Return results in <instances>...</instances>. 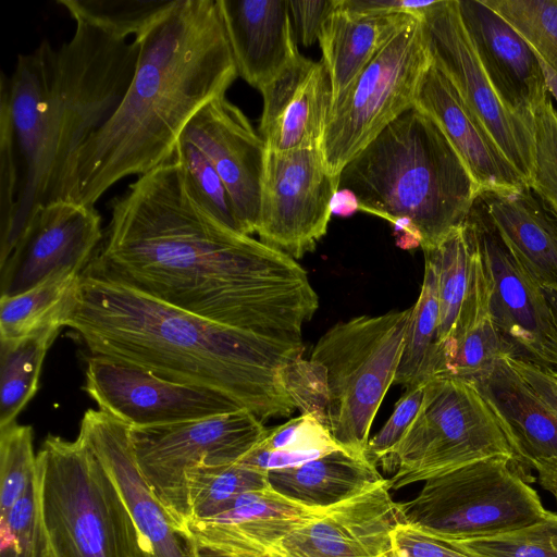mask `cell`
Segmentation results:
<instances>
[{
    "instance_id": "cell-1",
    "label": "cell",
    "mask_w": 557,
    "mask_h": 557,
    "mask_svg": "<svg viewBox=\"0 0 557 557\" xmlns=\"http://www.w3.org/2000/svg\"><path fill=\"white\" fill-rule=\"evenodd\" d=\"M95 271L218 323L302 344L319 307L306 270L289 255L205 213L174 154L110 201Z\"/></svg>"
},
{
    "instance_id": "cell-2",
    "label": "cell",
    "mask_w": 557,
    "mask_h": 557,
    "mask_svg": "<svg viewBox=\"0 0 557 557\" xmlns=\"http://www.w3.org/2000/svg\"><path fill=\"white\" fill-rule=\"evenodd\" d=\"M135 40L139 55L124 99L71 158L53 201L95 207L120 180L169 160L189 121L238 76L215 0H178Z\"/></svg>"
},
{
    "instance_id": "cell-3",
    "label": "cell",
    "mask_w": 557,
    "mask_h": 557,
    "mask_svg": "<svg viewBox=\"0 0 557 557\" xmlns=\"http://www.w3.org/2000/svg\"><path fill=\"white\" fill-rule=\"evenodd\" d=\"M67 326L91 356L220 392L262 421L296 410L283 375L288 363L301 358L304 344L273 341L194 314L89 265Z\"/></svg>"
},
{
    "instance_id": "cell-4",
    "label": "cell",
    "mask_w": 557,
    "mask_h": 557,
    "mask_svg": "<svg viewBox=\"0 0 557 557\" xmlns=\"http://www.w3.org/2000/svg\"><path fill=\"white\" fill-rule=\"evenodd\" d=\"M338 189L422 250L462 225L481 190L441 127L416 106L391 122L342 170Z\"/></svg>"
},
{
    "instance_id": "cell-5",
    "label": "cell",
    "mask_w": 557,
    "mask_h": 557,
    "mask_svg": "<svg viewBox=\"0 0 557 557\" xmlns=\"http://www.w3.org/2000/svg\"><path fill=\"white\" fill-rule=\"evenodd\" d=\"M40 504L54 557H141L131 515L104 466L78 435H48L37 454Z\"/></svg>"
},
{
    "instance_id": "cell-6",
    "label": "cell",
    "mask_w": 557,
    "mask_h": 557,
    "mask_svg": "<svg viewBox=\"0 0 557 557\" xmlns=\"http://www.w3.org/2000/svg\"><path fill=\"white\" fill-rule=\"evenodd\" d=\"M411 307L330 327L310 359L326 372V428L344 450L366 456L370 430L399 366Z\"/></svg>"
},
{
    "instance_id": "cell-7",
    "label": "cell",
    "mask_w": 557,
    "mask_h": 557,
    "mask_svg": "<svg viewBox=\"0 0 557 557\" xmlns=\"http://www.w3.org/2000/svg\"><path fill=\"white\" fill-rule=\"evenodd\" d=\"M73 36L57 48L44 96L45 125L55 152L54 200L74 153L112 117L134 78L135 39H115L76 21Z\"/></svg>"
},
{
    "instance_id": "cell-8",
    "label": "cell",
    "mask_w": 557,
    "mask_h": 557,
    "mask_svg": "<svg viewBox=\"0 0 557 557\" xmlns=\"http://www.w3.org/2000/svg\"><path fill=\"white\" fill-rule=\"evenodd\" d=\"M512 458L494 457L424 481L398 503L401 522L433 539L457 543L532 525L548 512Z\"/></svg>"
},
{
    "instance_id": "cell-9",
    "label": "cell",
    "mask_w": 557,
    "mask_h": 557,
    "mask_svg": "<svg viewBox=\"0 0 557 557\" xmlns=\"http://www.w3.org/2000/svg\"><path fill=\"white\" fill-rule=\"evenodd\" d=\"M494 457L518 460L481 392L471 381L435 375L424 384L417 416L380 465L396 469L387 482L399 490Z\"/></svg>"
},
{
    "instance_id": "cell-10",
    "label": "cell",
    "mask_w": 557,
    "mask_h": 557,
    "mask_svg": "<svg viewBox=\"0 0 557 557\" xmlns=\"http://www.w3.org/2000/svg\"><path fill=\"white\" fill-rule=\"evenodd\" d=\"M432 63L421 18L397 34L332 107L321 150L330 172L345 165L391 122L413 106Z\"/></svg>"
},
{
    "instance_id": "cell-11",
    "label": "cell",
    "mask_w": 557,
    "mask_h": 557,
    "mask_svg": "<svg viewBox=\"0 0 557 557\" xmlns=\"http://www.w3.org/2000/svg\"><path fill=\"white\" fill-rule=\"evenodd\" d=\"M247 409L149 428H129L138 468L162 505L182 524L190 518L187 474L238 462L267 435Z\"/></svg>"
},
{
    "instance_id": "cell-12",
    "label": "cell",
    "mask_w": 557,
    "mask_h": 557,
    "mask_svg": "<svg viewBox=\"0 0 557 557\" xmlns=\"http://www.w3.org/2000/svg\"><path fill=\"white\" fill-rule=\"evenodd\" d=\"M338 190L321 148L267 150L256 233L294 259L312 251L326 234Z\"/></svg>"
},
{
    "instance_id": "cell-13",
    "label": "cell",
    "mask_w": 557,
    "mask_h": 557,
    "mask_svg": "<svg viewBox=\"0 0 557 557\" xmlns=\"http://www.w3.org/2000/svg\"><path fill=\"white\" fill-rule=\"evenodd\" d=\"M420 18L432 62L530 187L534 172L532 129L507 110L491 85L463 27L458 1H435Z\"/></svg>"
},
{
    "instance_id": "cell-14",
    "label": "cell",
    "mask_w": 557,
    "mask_h": 557,
    "mask_svg": "<svg viewBox=\"0 0 557 557\" xmlns=\"http://www.w3.org/2000/svg\"><path fill=\"white\" fill-rule=\"evenodd\" d=\"M466 222L484 264L494 320L515 357L557 370V324L542 287L515 259L480 195Z\"/></svg>"
},
{
    "instance_id": "cell-15",
    "label": "cell",
    "mask_w": 557,
    "mask_h": 557,
    "mask_svg": "<svg viewBox=\"0 0 557 557\" xmlns=\"http://www.w3.org/2000/svg\"><path fill=\"white\" fill-rule=\"evenodd\" d=\"M84 389L100 410L129 428L166 425L245 409L220 392L163 379L102 356L88 358Z\"/></svg>"
},
{
    "instance_id": "cell-16",
    "label": "cell",
    "mask_w": 557,
    "mask_h": 557,
    "mask_svg": "<svg viewBox=\"0 0 557 557\" xmlns=\"http://www.w3.org/2000/svg\"><path fill=\"white\" fill-rule=\"evenodd\" d=\"M102 238L101 216L95 207L69 200L41 206L0 265L1 297L22 294L61 275L82 274Z\"/></svg>"
},
{
    "instance_id": "cell-17",
    "label": "cell",
    "mask_w": 557,
    "mask_h": 557,
    "mask_svg": "<svg viewBox=\"0 0 557 557\" xmlns=\"http://www.w3.org/2000/svg\"><path fill=\"white\" fill-rule=\"evenodd\" d=\"M78 435L115 483L135 525L141 557H200L190 530L162 505L141 474L129 426L100 409H88Z\"/></svg>"
},
{
    "instance_id": "cell-18",
    "label": "cell",
    "mask_w": 557,
    "mask_h": 557,
    "mask_svg": "<svg viewBox=\"0 0 557 557\" xmlns=\"http://www.w3.org/2000/svg\"><path fill=\"white\" fill-rule=\"evenodd\" d=\"M387 479L320 509L269 547L284 557H385L401 522ZM263 550V549H262Z\"/></svg>"
},
{
    "instance_id": "cell-19",
    "label": "cell",
    "mask_w": 557,
    "mask_h": 557,
    "mask_svg": "<svg viewBox=\"0 0 557 557\" xmlns=\"http://www.w3.org/2000/svg\"><path fill=\"white\" fill-rule=\"evenodd\" d=\"M182 137L210 161L226 187L246 235L256 233L267 147L243 111L225 96L207 103Z\"/></svg>"
},
{
    "instance_id": "cell-20",
    "label": "cell",
    "mask_w": 557,
    "mask_h": 557,
    "mask_svg": "<svg viewBox=\"0 0 557 557\" xmlns=\"http://www.w3.org/2000/svg\"><path fill=\"white\" fill-rule=\"evenodd\" d=\"M463 27L503 104L531 129L546 97L540 58L532 46L482 0H457Z\"/></svg>"
},
{
    "instance_id": "cell-21",
    "label": "cell",
    "mask_w": 557,
    "mask_h": 557,
    "mask_svg": "<svg viewBox=\"0 0 557 557\" xmlns=\"http://www.w3.org/2000/svg\"><path fill=\"white\" fill-rule=\"evenodd\" d=\"M258 133L267 150L321 148L332 110V84L323 61L300 55L260 90Z\"/></svg>"
},
{
    "instance_id": "cell-22",
    "label": "cell",
    "mask_w": 557,
    "mask_h": 557,
    "mask_svg": "<svg viewBox=\"0 0 557 557\" xmlns=\"http://www.w3.org/2000/svg\"><path fill=\"white\" fill-rule=\"evenodd\" d=\"M413 106L441 127L481 193L530 189L453 83L433 62L419 83Z\"/></svg>"
},
{
    "instance_id": "cell-23",
    "label": "cell",
    "mask_w": 557,
    "mask_h": 557,
    "mask_svg": "<svg viewBox=\"0 0 557 557\" xmlns=\"http://www.w3.org/2000/svg\"><path fill=\"white\" fill-rule=\"evenodd\" d=\"M238 75L259 91L301 54L288 0H215Z\"/></svg>"
},
{
    "instance_id": "cell-24",
    "label": "cell",
    "mask_w": 557,
    "mask_h": 557,
    "mask_svg": "<svg viewBox=\"0 0 557 557\" xmlns=\"http://www.w3.org/2000/svg\"><path fill=\"white\" fill-rule=\"evenodd\" d=\"M320 509L289 500L267 486L246 492L222 512L186 525L200 548L232 557L275 545Z\"/></svg>"
},
{
    "instance_id": "cell-25",
    "label": "cell",
    "mask_w": 557,
    "mask_h": 557,
    "mask_svg": "<svg viewBox=\"0 0 557 557\" xmlns=\"http://www.w3.org/2000/svg\"><path fill=\"white\" fill-rule=\"evenodd\" d=\"M506 357L471 382L500 420L522 466L535 469L555 462L557 417L536 397Z\"/></svg>"
},
{
    "instance_id": "cell-26",
    "label": "cell",
    "mask_w": 557,
    "mask_h": 557,
    "mask_svg": "<svg viewBox=\"0 0 557 557\" xmlns=\"http://www.w3.org/2000/svg\"><path fill=\"white\" fill-rule=\"evenodd\" d=\"M468 227L473 242L470 286L455 327L440 350L436 375L471 381L516 352L494 320L484 264L475 237Z\"/></svg>"
},
{
    "instance_id": "cell-27",
    "label": "cell",
    "mask_w": 557,
    "mask_h": 557,
    "mask_svg": "<svg viewBox=\"0 0 557 557\" xmlns=\"http://www.w3.org/2000/svg\"><path fill=\"white\" fill-rule=\"evenodd\" d=\"M504 243L542 287L557 292V224L531 189L480 193Z\"/></svg>"
},
{
    "instance_id": "cell-28",
    "label": "cell",
    "mask_w": 557,
    "mask_h": 557,
    "mask_svg": "<svg viewBox=\"0 0 557 557\" xmlns=\"http://www.w3.org/2000/svg\"><path fill=\"white\" fill-rule=\"evenodd\" d=\"M419 18L407 13L361 14L342 9L336 3L318 39L322 61L331 78L332 107L375 55Z\"/></svg>"
},
{
    "instance_id": "cell-29",
    "label": "cell",
    "mask_w": 557,
    "mask_h": 557,
    "mask_svg": "<svg viewBox=\"0 0 557 557\" xmlns=\"http://www.w3.org/2000/svg\"><path fill=\"white\" fill-rule=\"evenodd\" d=\"M384 478L366 456L334 450L297 467L268 472L269 486L309 508H326L358 495Z\"/></svg>"
},
{
    "instance_id": "cell-30",
    "label": "cell",
    "mask_w": 557,
    "mask_h": 557,
    "mask_svg": "<svg viewBox=\"0 0 557 557\" xmlns=\"http://www.w3.org/2000/svg\"><path fill=\"white\" fill-rule=\"evenodd\" d=\"M82 274H65L12 297H0V339L67 326L81 297Z\"/></svg>"
},
{
    "instance_id": "cell-31",
    "label": "cell",
    "mask_w": 557,
    "mask_h": 557,
    "mask_svg": "<svg viewBox=\"0 0 557 557\" xmlns=\"http://www.w3.org/2000/svg\"><path fill=\"white\" fill-rule=\"evenodd\" d=\"M438 295L436 267L424 253V274L419 297L411 307L404 348L394 384L406 388L424 384L438 367Z\"/></svg>"
},
{
    "instance_id": "cell-32",
    "label": "cell",
    "mask_w": 557,
    "mask_h": 557,
    "mask_svg": "<svg viewBox=\"0 0 557 557\" xmlns=\"http://www.w3.org/2000/svg\"><path fill=\"white\" fill-rule=\"evenodd\" d=\"M342 449L312 413H300L269 429L265 437L238 462L269 472L297 467Z\"/></svg>"
},
{
    "instance_id": "cell-33",
    "label": "cell",
    "mask_w": 557,
    "mask_h": 557,
    "mask_svg": "<svg viewBox=\"0 0 557 557\" xmlns=\"http://www.w3.org/2000/svg\"><path fill=\"white\" fill-rule=\"evenodd\" d=\"M59 332L0 339V426L16 421L36 394L46 352Z\"/></svg>"
},
{
    "instance_id": "cell-34",
    "label": "cell",
    "mask_w": 557,
    "mask_h": 557,
    "mask_svg": "<svg viewBox=\"0 0 557 557\" xmlns=\"http://www.w3.org/2000/svg\"><path fill=\"white\" fill-rule=\"evenodd\" d=\"M423 253L431 256L437 272L440 355L458 320L471 281L473 242L466 221Z\"/></svg>"
},
{
    "instance_id": "cell-35",
    "label": "cell",
    "mask_w": 557,
    "mask_h": 557,
    "mask_svg": "<svg viewBox=\"0 0 557 557\" xmlns=\"http://www.w3.org/2000/svg\"><path fill=\"white\" fill-rule=\"evenodd\" d=\"M178 0H58L73 20L92 25L115 39H138Z\"/></svg>"
},
{
    "instance_id": "cell-36",
    "label": "cell",
    "mask_w": 557,
    "mask_h": 557,
    "mask_svg": "<svg viewBox=\"0 0 557 557\" xmlns=\"http://www.w3.org/2000/svg\"><path fill=\"white\" fill-rule=\"evenodd\" d=\"M267 486L268 472L240 462L196 468L187 474L190 508L187 522L213 517L225 510L239 495Z\"/></svg>"
},
{
    "instance_id": "cell-37",
    "label": "cell",
    "mask_w": 557,
    "mask_h": 557,
    "mask_svg": "<svg viewBox=\"0 0 557 557\" xmlns=\"http://www.w3.org/2000/svg\"><path fill=\"white\" fill-rule=\"evenodd\" d=\"M174 152L187 191L196 205L221 225L243 233L228 191L205 154L182 136Z\"/></svg>"
},
{
    "instance_id": "cell-38",
    "label": "cell",
    "mask_w": 557,
    "mask_h": 557,
    "mask_svg": "<svg viewBox=\"0 0 557 557\" xmlns=\"http://www.w3.org/2000/svg\"><path fill=\"white\" fill-rule=\"evenodd\" d=\"M49 542L37 472L13 506L0 516V557H46Z\"/></svg>"
},
{
    "instance_id": "cell-39",
    "label": "cell",
    "mask_w": 557,
    "mask_h": 557,
    "mask_svg": "<svg viewBox=\"0 0 557 557\" xmlns=\"http://www.w3.org/2000/svg\"><path fill=\"white\" fill-rule=\"evenodd\" d=\"M557 72V0H482Z\"/></svg>"
},
{
    "instance_id": "cell-40",
    "label": "cell",
    "mask_w": 557,
    "mask_h": 557,
    "mask_svg": "<svg viewBox=\"0 0 557 557\" xmlns=\"http://www.w3.org/2000/svg\"><path fill=\"white\" fill-rule=\"evenodd\" d=\"M473 557H557V513L495 536L450 543Z\"/></svg>"
},
{
    "instance_id": "cell-41",
    "label": "cell",
    "mask_w": 557,
    "mask_h": 557,
    "mask_svg": "<svg viewBox=\"0 0 557 557\" xmlns=\"http://www.w3.org/2000/svg\"><path fill=\"white\" fill-rule=\"evenodd\" d=\"M36 472L32 426L16 421L0 426V516L13 506Z\"/></svg>"
},
{
    "instance_id": "cell-42",
    "label": "cell",
    "mask_w": 557,
    "mask_h": 557,
    "mask_svg": "<svg viewBox=\"0 0 557 557\" xmlns=\"http://www.w3.org/2000/svg\"><path fill=\"white\" fill-rule=\"evenodd\" d=\"M534 172L530 189L557 216V110L546 95L533 113Z\"/></svg>"
},
{
    "instance_id": "cell-43",
    "label": "cell",
    "mask_w": 557,
    "mask_h": 557,
    "mask_svg": "<svg viewBox=\"0 0 557 557\" xmlns=\"http://www.w3.org/2000/svg\"><path fill=\"white\" fill-rule=\"evenodd\" d=\"M283 377L296 409L314 414L325 424L329 393L324 367L318 361L298 358L285 367Z\"/></svg>"
},
{
    "instance_id": "cell-44",
    "label": "cell",
    "mask_w": 557,
    "mask_h": 557,
    "mask_svg": "<svg viewBox=\"0 0 557 557\" xmlns=\"http://www.w3.org/2000/svg\"><path fill=\"white\" fill-rule=\"evenodd\" d=\"M424 384L406 388L385 424L370 437L366 455L375 466L386 458L417 416L424 395Z\"/></svg>"
},
{
    "instance_id": "cell-45",
    "label": "cell",
    "mask_w": 557,
    "mask_h": 557,
    "mask_svg": "<svg viewBox=\"0 0 557 557\" xmlns=\"http://www.w3.org/2000/svg\"><path fill=\"white\" fill-rule=\"evenodd\" d=\"M18 171L9 113L0 103V240L12 225L17 195Z\"/></svg>"
},
{
    "instance_id": "cell-46",
    "label": "cell",
    "mask_w": 557,
    "mask_h": 557,
    "mask_svg": "<svg viewBox=\"0 0 557 557\" xmlns=\"http://www.w3.org/2000/svg\"><path fill=\"white\" fill-rule=\"evenodd\" d=\"M392 550L399 557H473L446 543L399 523L392 532Z\"/></svg>"
},
{
    "instance_id": "cell-47",
    "label": "cell",
    "mask_w": 557,
    "mask_h": 557,
    "mask_svg": "<svg viewBox=\"0 0 557 557\" xmlns=\"http://www.w3.org/2000/svg\"><path fill=\"white\" fill-rule=\"evenodd\" d=\"M296 32L305 47L318 39L326 18L336 8L337 0H288Z\"/></svg>"
},
{
    "instance_id": "cell-48",
    "label": "cell",
    "mask_w": 557,
    "mask_h": 557,
    "mask_svg": "<svg viewBox=\"0 0 557 557\" xmlns=\"http://www.w3.org/2000/svg\"><path fill=\"white\" fill-rule=\"evenodd\" d=\"M506 359L536 397L557 417V375L554 369H545L515 356H507Z\"/></svg>"
},
{
    "instance_id": "cell-49",
    "label": "cell",
    "mask_w": 557,
    "mask_h": 557,
    "mask_svg": "<svg viewBox=\"0 0 557 557\" xmlns=\"http://www.w3.org/2000/svg\"><path fill=\"white\" fill-rule=\"evenodd\" d=\"M434 3V0H338L337 2L339 8L361 14L407 13L418 17H421Z\"/></svg>"
},
{
    "instance_id": "cell-50",
    "label": "cell",
    "mask_w": 557,
    "mask_h": 557,
    "mask_svg": "<svg viewBox=\"0 0 557 557\" xmlns=\"http://www.w3.org/2000/svg\"><path fill=\"white\" fill-rule=\"evenodd\" d=\"M540 58V57H539ZM547 92L557 101V72L540 58Z\"/></svg>"
},
{
    "instance_id": "cell-51",
    "label": "cell",
    "mask_w": 557,
    "mask_h": 557,
    "mask_svg": "<svg viewBox=\"0 0 557 557\" xmlns=\"http://www.w3.org/2000/svg\"><path fill=\"white\" fill-rule=\"evenodd\" d=\"M542 292L546 298V301L550 308L555 322L557 324V292L542 288Z\"/></svg>"
},
{
    "instance_id": "cell-52",
    "label": "cell",
    "mask_w": 557,
    "mask_h": 557,
    "mask_svg": "<svg viewBox=\"0 0 557 557\" xmlns=\"http://www.w3.org/2000/svg\"><path fill=\"white\" fill-rule=\"evenodd\" d=\"M233 557H284V556L281 555L280 553H277L276 550H274L273 548H265V549L259 550V552H248V553L238 554Z\"/></svg>"
},
{
    "instance_id": "cell-53",
    "label": "cell",
    "mask_w": 557,
    "mask_h": 557,
    "mask_svg": "<svg viewBox=\"0 0 557 557\" xmlns=\"http://www.w3.org/2000/svg\"><path fill=\"white\" fill-rule=\"evenodd\" d=\"M200 557H223V556H220V555H216V554L211 553L209 550L200 548Z\"/></svg>"
},
{
    "instance_id": "cell-54",
    "label": "cell",
    "mask_w": 557,
    "mask_h": 557,
    "mask_svg": "<svg viewBox=\"0 0 557 557\" xmlns=\"http://www.w3.org/2000/svg\"><path fill=\"white\" fill-rule=\"evenodd\" d=\"M385 557H399L393 550H391Z\"/></svg>"
},
{
    "instance_id": "cell-55",
    "label": "cell",
    "mask_w": 557,
    "mask_h": 557,
    "mask_svg": "<svg viewBox=\"0 0 557 557\" xmlns=\"http://www.w3.org/2000/svg\"><path fill=\"white\" fill-rule=\"evenodd\" d=\"M46 557H54V555H53V553H52V550H51L50 546H49V550H48V553H47V556H46Z\"/></svg>"
},
{
    "instance_id": "cell-56",
    "label": "cell",
    "mask_w": 557,
    "mask_h": 557,
    "mask_svg": "<svg viewBox=\"0 0 557 557\" xmlns=\"http://www.w3.org/2000/svg\"><path fill=\"white\" fill-rule=\"evenodd\" d=\"M553 216H554V219H555V222H556V224H557V216H556V215H554V214H553Z\"/></svg>"
},
{
    "instance_id": "cell-57",
    "label": "cell",
    "mask_w": 557,
    "mask_h": 557,
    "mask_svg": "<svg viewBox=\"0 0 557 557\" xmlns=\"http://www.w3.org/2000/svg\"><path fill=\"white\" fill-rule=\"evenodd\" d=\"M554 372H555V373H556V375H557V370H555V369H554Z\"/></svg>"
}]
</instances>
